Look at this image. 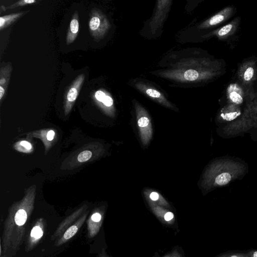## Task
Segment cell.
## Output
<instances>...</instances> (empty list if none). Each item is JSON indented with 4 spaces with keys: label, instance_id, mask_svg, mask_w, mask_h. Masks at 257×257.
<instances>
[{
    "label": "cell",
    "instance_id": "1",
    "mask_svg": "<svg viewBox=\"0 0 257 257\" xmlns=\"http://www.w3.org/2000/svg\"><path fill=\"white\" fill-rule=\"evenodd\" d=\"M34 193L28 194L10 208L0 240V257H14L23 242L26 222L31 214Z\"/></svg>",
    "mask_w": 257,
    "mask_h": 257
},
{
    "label": "cell",
    "instance_id": "2",
    "mask_svg": "<svg viewBox=\"0 0 257 257\" xmlns=\"http://www.w3.org/2000/svg\"><path fill=\"white\" fill-rule=\"evenodd\" d=\"M217 61L203 64L195 68H180L164 72L162 76L182 81L207 80L221 73L220 67Z\"/></svg>",
    "mask_w": 257,
    "mask_h": 257
},
{
    "label": "cell",
    "instance_id": "3",
    "mask_svg": "<svg viewBox=\"0 0 257 257\" xmlns=\"http://www.w3.org/2000/svg\"><path fill=\"white\" fill-rule=\"evenodd\" d=\"M237 83L243 88L246 95L252 99L255 94L253 84L257 79V59L250 58L243 61L237 71Z\"/></svg>",
    "mask_w": 257,
    "mask_h": 257
},
{
    "label": "cell",
    "instance_id": "4",
    "mask_svg": "<svg viewBox=\"0 0 257 257\" xmlns=\"http://www.w3.org/2000/svg\"><path fill=\"white\" fill-rule=\"evenodd\" d=\"M88 25L91 35L96 40L102 38L110 26L106 16L97 9L91 10Z\"/></svg>",
    "mask_w": 257,
    "mask_h": 257
},
{
    "label": "cell",
    "instance_id": "5",
    "mask_svg": "<svg viewBox=\"0 0 257 257\" xmlns=\"http://www.w3.org/2000/svg\"><path fill=\"white\" fill-rule=\"evenodd\" d=\"M85 78V76L83 73L78 75L66 92L64 100V109L66 114L68 113L72 109L79 95Z\"/></svg>",
    "mask_w": 257,
    "mask_h": 257
},
{
    "label": "cell",
    "instance_id": "6",
    "mask_svg": "<svg viewBox=\"0 0 257 257\" xmlns=\"http://www.w3.org/2000/svg\"><path fill=\"white\" fill-rule=\"evenodd\" d=\"M236 10V8L233 6L225 7L204 21L200 25L199 28L200 29L209 28L223 23L232 17L235 14Z\"/></svg>",
    "mask_w": 257,
    "mask_h": 257
},
{
    "label": "cell",
    "instance_id": "7",
    "mask_svg": "<svg viewBox=\"0 0 257 257\" xmlns=\"http://www.w3.org/2000/svg\"><path fill=\"white\" fill-rule=\"evenodd\" d=\"M45 221L43 218L38 219L32 228L27 240L25 249L28 252L33 249L43 237L45 231Z\"/></svg>",
    "mask_w": 257,
    "mask_h": 257
},
{
    "label": "cell",
    "instance_id": "8",
    "mask_svg": "<svg viewBox=\"0 0 257 257\" xmlns=\"http://www.w3.org/2000/svg\"><path fill=\"white\" fill-rule=\"evenodd\" d=\"M138 125L139 127L142 139L144 143H147L151 138L152 130L151 123L146 112L140 106L136 107Z\"/></svg>",
    "mask_w": 257,
    "mask_h": 257
},
{
    "label": "cell",
    "instance_id": "9",
    "mask_svg": "<svg viewBox=\"0 0 257 257\" xmlns=\"http://www.w3.org/2000/svg\"><path fill=\"white\" fill-rule=\"evenodd\" d=\"M240 22V17H236L227 24L210 32L205 35V37L215 36L220 40H224L236 33L239 26Z\"/></svg>",
    "mask_w": 257,
    "mask_h": 257
},
{
    "label": "cell",
    "instance_id": "10",
    "mask_svg": "<svg viewBox=\"0 0 257 257\" xmlns=\"http://www.w3.org/2000/svg\"><path fill=\"white\" fill-rule=\"evenodd\" d=\"M88 214V211L85 212L76 221L69 226L62 235L55 241L54 245L60 246L72 238L84 224Z\"/></svg>",
    "mask_w": 257,
    "mask_h": 257
},
{
    "label": "cell",
    "instance_id": "11",
    "mask_svg": "<svg viewBox=\"0 0 257 257\" xmlns=\"http://www.w3.org/2000/svg\"><path fill=\"white\" fill-rule=\"evenodd\" d=\"M86 208V206H83L66 217L56 228L51 236V240L55 241L59 238L64 231L82 215V213Z\"/></svg>",
    "mask_w": 257,
    "mask_h": 257
},
{
    "label": "cell",
    "instance_id": "12",
    "mask_svg": "<svg viewBox=\"0 0 257 257\" xmlns=\"http://www.w3.org/2000/svg\"><path fill=\"white\" fill-rule=\"evenodd\" d=\"M226 97L229 103L241 104L246 96L243 88L237 83H230L227 87Z\"/></svg>",
    "mask_w": 257,
    "mask_h": 257
},
{
    "label": "cell",
    "instance_id": "13",
    "mask_svg": "<svg viewBox=\"0 0 257 257\" xmlns=\"http://www.w3.org/2000/svg\"><path fill=\"white\" fill-rule=\"evenodd\" d=\"M103 219V214L95 211L87 220V236L89 238L95 237L99 232Z\"/></svg>",
    "mask_w": 257,
    "mask_h": 257
},
{
    "label": "cell",
    "instance_id": "14",
    "mask_svg": "<svg viewBox=\"0 0 257 257\" xmlns=\"http://www.w3.org/2000/svg\"><path fill=\"white\" fill-rule=\"evenodd\" d=\"M79 30L78 13L76 11L73 14L66 35V44L69 45L76 39Z\"/></svg>",
    "mask_w": 257,
    "mask_h": 257
},
{
    "label": "cell",
    "instance_id": "15",
    "mask_svg": "<svg viewBox=\"0 0 257 257\" xmlns=\"http://www.w3.org/2000/svg\"><path fill=\"white\" fill-rule=\"evenodd\" d=\"M137 87L141 91L144 92L146 94H147L152 99L158 101L161 103L166 105V106H171L164 95L157 90L140 83L137 85Z\"/></svg>",
    "mask_w": 257,
    "mask_h": 257
},
{
    "label": "cell",
    "instance_id": "16",
    "mask_svg": "<svg viewBox=\"0 0 257 257\" xmlns=\"http://www.w3.org/2000/svg\"><path fill=\"white\" fill-rule=\"evenodd\" d=\"M93 99L100 105L104 107H110L113 104V100L111 96L103 89H100L93 93Z\"/></svg>",
    "mask_w": 257,
    "mask_h": 257
},
{
    "label": "cell",
    "instance_id": "17",
    "mask_svg": "<svg viewBox=\"0 0 257 257\" xmlns=\"http://www.w3.org/2000/svg\"><path fill=\"white\" fill-rule=\"evenodd\" d=\"M240 114L238 105L229 103L223 108L220 116L226 120H231L237 117Z\"/></svg>",
    "mask_w": 257,
    "mask_h": 257
},
{
    "label": "cell",
    "instance_id": "18",
    "mask_svg": "<svg viewBox=\"0 0 257 257\" xmlns=\"http://www.w3.org/2000/svg\"><path fill=\"white\" fill-rule=\"evenodd\" d=\"M153 210L156 216L164 223L173 224L175 221L174 214L170 211L163 210L158 206H153Z\"/></svg>",
    "mask_w": 257,
    "mask_h": 257
},
{
    "label": "cell",
    "instance_id": "19",
    "mask_svg": "<svg viewBox=\"0 0 257 257\" xmlns=\"http://www.w3.org/2000/svg\"><path fill=\"white\" fill-rule=\"evenodd\" d=\"M29 11L19 12L16 13H13L11 14L5 15L1 17L0 18V30H2L8 26H10L14 22L16 21L20 18L23 16Z\"/></svg>",
    "mask_w": 257,
    "mask_h": 257
},
{
    "label": "cell",
    "instance_id": "20",
    "mask_svg": "<svg viewBox=\"0 0 257 257\" xmlns=\"http://www.w3.org/2000/svg\"><path fill=\"white\" fill-rule=\"evenodd\" d=\"M12 71L11 63H7L1 68L0 70V85L7 89Z\"/></svg>",
    "mask_w": 257,
    "mask_h": 257
},
{
    "label": "cell",
    "instance_id": "21",
    "mask_svg": "<svg viewBox=\"0 0 257 257\" xmlns=\"http://www.w3.org/2000/svg\"><path fill=\"white\" fill-rule=\"evenodd\" d=\"M215 257H250L247 251H227Z\"/></svg>",
    "mask_w": 257,
    "mask_h": 257
},
{
    "label": "cell",
    "instance_id": "22",
    "mask_svg": "<svg viewBox=\"0 0 257 257\" xmlns=\"http://www.w3.org/2000/svg\"><path fill=\"white\" fill-rule=\"evenodd\" d=\"M231 176L227 172L222 173L218 175L215 179V183L220 186L224 185L230 182Z\"/></svg>",
    "mask_w": 257,
    "mask_h": 257
},
{
    "label": "cell",
    "instance_id": "23",
    "mask_svg": "<svg viewBox=\"0 0 257 257\" xmlns=\"http://www.w3.org/2000/svg\"><path fill=\"white\" fill-rule=\"evenodd\" d=\"M37 2L35 0H21L16 2L14 4L6 8L7 9H13L17 7L33 4L36 3Z\"/></svg>",
    "mask_w": 257,
    "mask_h": 257
},
{
    "label": "cell",
    "instance_id": "24",
    "mask_svg": "<svg viewBox=\"0 0 257 257\" xmlns=\"http://www.w3.org/2000/svg\"><path fill=\"white\" fill-rule=\"evenodd\" d=\"M92 156V152L88 150L83 151L78 156L77 160L79 162H85L89 160Z\"/></svg>",
    "mask_w": 257,
    "mask_h": 257
},
{
    "label": "cell",
    "instance_id": "25",
    "mask_svg": "<svg viewBox=\"0 0 257 257\" xmlns=\"http://www.w3.org/2000/svg\"><path fill=\"white\" fill-rule=\"evenodd\" d=\"M163 257H183L182 254L177 250L175 249L166 254Z\"/></svg>",
    "mask_w": 257,
    "mask_h": 257
},
{
    "label": "cell",
    "instance_id": "26",
    "mask_svg": "<svg viewBox=\"0 0 257 257\" xmlns=\"http://www.w3.org/2000/svg\"><path fill=\"white\" fill-rule=\"evenodd\" d=\"M150 197L152 200L156 201L159 199V195L156 192H153L150 194Z\"/></svg>",
    "mask_w": 257,
    "mask_h": 257
},
{
    "label": "cell",
    "instance_id": "27",
    "mask_svg": "<svg viewBox=\"0 0 257 257\" xmlns=\"http://www.w3.org/2000/svg\"><path fill=\"white\" fill-rule=\"evenodd\" d=\"M20 144L27 150H30L32 148L31 144L28 142L23 141L20 142Z\"/></svg>",
    "mask_w": 257,
    "mask_h": 257
},
{
    "label": "cell",
    "instance_id": "28",
    "mask_svg": "<svg viewBox=\"0 0 257 257\" xmlns=\"http://www.w3.org/2000/svg\"><path fill=\"white\" fill-rule=\"evenodd\" d=\"M250 257H257V249L252 248L247 251Z\"/></svg>",
    "mask_w": 257,
    "mask_h": 257
},
{
    "label": "cell",
    "instance_id": "29",
    "mask_svg": "<svg viewBox=\"0 0 257 257\" xmlns=\"http://www.w3.org/2000/svg\"><path fill=\"white\" fill-rule=\"evenodd\" d=\"M55 135V133L53 130L49 131L47 135V138L48 141L53 140Z\"/></svg>",
    "mask_w": 257,
    "mask_h": 257
},
{
    "label": "cell",
    "instance_id": "30",
    "mask_svg": "<svg viewBox=\"0 0 257 257\" xmlns=\"http://www.w3.org/2000/svg\"><path fill=\"white\" fill-rule=\"evenodd\" d=\"M6 92V89L0 85V100L2 101Z\"/></svg>",
    "mask_w": 257,
    "mask_h": 257
},
{
    "label": "cell",
    "instance_id": "31",
    "mask_svg": "<svg viewBox=\"0 0 257 257\" xmlns=\"http://www.w3.org/2000/svg\"><path fill=\"white\" fill-rule=\"evenodd\" d=\"M99 257H110L108 255L106 252L105 250L103 248L101 252L99 253Z\"/></svg>",
    "mask_w": 257,
    "mask_h": 257
},
{
    "label": "cell",
    "instance_id": "32",
    "mask_svg": "<svg viewBox=\"0 0 257 257\" xmlns=\"http://www.w3.org/2000/svg\"><path fill=\"white\" fill-rule=\"evenodd\" d=\"M0 9H1V13H3V12H5L7 10L6 7H5V6H4L3 5H1V6Z\"/></svg>",
    "mask_w": 257,
    "mask_h": 257
}]
</instances>
